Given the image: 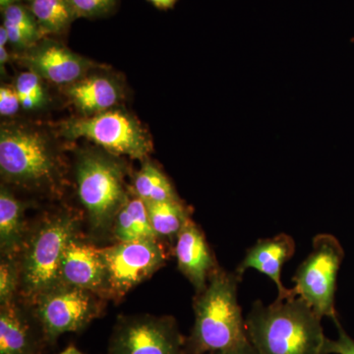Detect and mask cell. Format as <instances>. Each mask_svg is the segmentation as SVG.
Instances as JSON below:
<instances>
[{
  "label": "cell",
  "instance_id": "obj_5",
  "mask_svg": "<svg viewBox=\"0 0 354 354\" xmlns=\"http://www.w3.org/2000/svg\"><path fill=\"white\" fill-rule=\"evenodd\" d=\"M127 165L118 156L97 149L77 155V193L91 230L99 237L111 234L114 220L131 191L125 183Z\"/></svg>",
  "mask_w": 354,
  "mask_h": 354
},
{
  "label": "cell",
  "instance_id": "obj_25",
  "mask_svg": "<svg viewBox=\"0 0 354 354\" xmlns=\"http://www.w3.org/2000/svg\"><path fill=\"white\" fill-rule=\"evenodd\" d=\"M77 18L106 17L113 13L118 4V0H69Z\"/></svg>",
  "mask_w": 354,
  "mask_h": 354
},
{
  "label": "cell",
  "instance_id": "obj_19",
  "mask_svg": "<svg viewBox=\"0 0 354 354\" xmlns=\"http://www.w3.org/2000/svg\"><path fill=\"white\" fill-rule=\"evenodd\" d=\"M111 234L118 242L158 239L151 225L146 203L137 197L132 190L114 220Z\"/></svg>",
  "mask_w": 354,
  "mask_h": 354
},
{
  "label": "cell",
  "instance_id": "obj_14",
  "mask_svg": "<svg viewBox=\"0 0 354 354\" xmlns=\"http://www.w3.org/2000/svg\"><path fill=\"white\" fill-rule=\"evenodd\" d=\"M174 254L179 271L192 283L197 293L204 290L218 265L201 228L192 218L177 235Z\"/></svg>",
  "mask_w": 354,
  "mask_h": 354
},
{
  "label": "cell",
  "instance_id": "obj_31",
  "mask_svg": "<svg viewBox=\"0 0 354 354\" xmlns=\"http://www.w3.org/2000/svg\"><path fill=\"white\" fill-rule=\"evenodd\" d=\"M9 43L8 34L6 28L3 25L0 27V46H6V44Z\"/></svg>",
  "mask_w": 354,
  "mask_h": 354
},
{
  "label": "cell",
  "instance_id": "obj_3",
  "mask_svg": "<svg viewBox=\"0 0 354 354\" xmlns=\"http://www.w3.org/2000/svg\"><path fill=\"white\" fill-rule=\"evenodd\" d=\"M241 277L218 267L195 297L194 325L186 337L189 354H209L248 342L245 319L237 300Z\"/></svg>",
  "mask_w": 354,
  "mask_h": 354
},
{
  "label": "cell",
  "instance_id": "obj_18",
  "mask_svg": "<svg viewBox=\"0 0 354 354\" xmlns=\"http://www.w3.org/2000/svg\"><path fill=\"white\" fill-rule=\"evenodd\" d=\"M3 22L9 44L20 53L36 46L44 37L34 14L24 3H14L2 9Z\"/></svg>",
  "mask_w": 354,
  "mask_h": 354
},
{
  "label": "cell",
  "instance_id": "obj_17",
  "mask_svg": "<svg viewBox=\"0 0 354 354\" xmlns=\"http://www.w3.org/2000/svg\"><path fill=\"white\" fill-rule=\"evenodd\" d=\"M27 204L18 199L6 184L0 189V251L1 256L18 257L27 236Z\"/></svg>",
  "mask_w": 354,
  "mask_h": 354
},
{
  "label": "cell",
  "instance_id": "obj_2",
  "mask_svg": "<svg viewBox=\"0 0 354 354\" xmlns=\"http://www.w3.org/2000/svg\"><path fill=\"white\" fill-rule=\"evenodd\" d=\"M320 318L302 298L254 302L245 318L248 341L259 354H325Z\"/></svg>",
  "mask_w": 354,
  "mask_h": 354
},
{
  "label": "cell",
  "instance_id": "obj_4",
  "mask_svg": "<svg viewBox=\"0 0 354 354\" xmlns=\"http://www.w3.org/2000/svg\"><path fill=\"white\" fill-rule=\"evenodd\" d=\"M79 230L80 216L66 209L46 214L29 228L17 257L23 301L31 305L39 295L59 285L65 247Z\"/></svg>",
  "mask_w": 354,
  "mask_h": 354
},
{
  "label": "cell",
  "instance_id": "obj_24",
  "mask_svg": "<svg viewBox=\"0 0 354 354\" xmlns=\"http://www.w3.org/2000/svg\"><path fill=\"white\" fill-rule=\"evenodd\" d=\"M20 290V268L17 257L1 256L0 261V306L17 299Z\"/></svg>",
  "mask_w": 354,
  "mask_h": 354
},
{
  "label": "cell",
  "instance_id": "obj_20",
  "mask_svg": "<svg viewBox=\"0 0 354 354\" xmlns=\"http://www.w3.org/2000/svg\"><path fill=\"white\" fill-rule=\"evenodd\" d=\"M132 192L145 203L181 201L169 179L148 160L133 179Z\"/></svg>",
  "mask_w": 354,
  "mask_h": 354
},
{
  "label": "cell",
  "instance_id": "obj_27",
  "mask_svg": "<svg viewBox=\"0 0 354 354\" xmlns=\"http://www.w3.org/2000/svg\"><path fill=\"white\" fill-rule=\"evenodd\" d=\"M21 102L15 87L2 85L0 88V114L1 116H13L19 111Z\"/></svg>",
  "mask_w": 354,
  "mask_h": 354
},
{
  "label": "cell",
  "instance_id": "obj_29",
  "mask_svg": "<svg viewBox=\"0 0 354 354\" xmlns=\"http://www.w3.org/2000/svg\"><path fill=\"white\" fill-rule=\"evenodd\" d=\"M148 1L160 10H167V9H171L172 7L176 6L178 0H148Z\"/></svg>",
  "mask_w": 354,
  "mask_h": 354
},
{
  "label": "cell",
  "instance_id": "obj_28",
  "mask_svg": "<svg viewBox=\"0 0 354 354\" xmlns=\"http://www.w3.org/2000/svg\"><path fill=\"white\" fill-rule=\"evenodd\" d=\"M209 354H259L255 348H253L250 342H246L241 346H235V348L227 349V351H218V353Z\"/></svg>",
  "mask_w": 354,
  "mask_h": 354
},
{
  "label": "cell",
  "instance_id": "obj_22",
  "mask_svg": "<svg viewBox=\"0 0 354 354\" xmlns=\"http://www.w3.org/2000/svg\"><path fill=\"white\" fill-rule=\"evenodd\" d=\"M149 218L158 239H174L190 220V211L181 201L146 203Z\"/></svg>",
  "mask_w": 354,
  "mask_h": 354
},
{
  "label": "cell",
  "instance_id": "obj_32",
  "mask_svg": "<svg viewBox=\"0 0 354 354\" xmlns=\"http://www.w3.org/2000/svg\"><path fill=\"white\" fill-rule=\"evenodd\" d=\"M31 0H0V8L4 9L6 7L14 3H23V2H30Z\"/></svg>",
  "mask_w": 354,
  "mask_h": 354
},
{
  "label": "cell",
  "instance_id": "obj_26",
  "mask_svg": "<svg viewBox=\"0 0 354 354\" xmlns=\"http://www.w3.org/2000/svg\"><path fill=\"white\" fill-rule=\"evenodd\" d=\"M333 321H334L335 326H337L339 335H337V339H327L324 353L354 354V339H351L348 333L342 327L339 318L335 319Z\"/></svg>",
  "mask_w": 354,
  "mask_h": 354
},
{
  "label": "cell",
  "instance_id": "obj_12",
  "mask_svg": "<svg viewBox=\"0 0 354 354\" xmlns=\"http://www.w3.org/2000/svg\"><path fill=\"white\" fill-rule=\"evenodd\" d=\"M59 283L92 291L106 299V271L101 248L85 241L80 234L72 237L60 262Z\"/></svg>",
  "mask_w": 354,
  "mask_h": 354
},
{
  "label": "cell",
  "instance_id": "obj_16",
  "mask_svg": "<svg viewBox=\"0 0 354 354\" xmlns=\"http://www.w3.org/2000/svg\"><path fill=\"white\" fill-rule=\"evenodd\" d=\"M64 88L65 95L82 116L116 108L122 97L120 84L106 75H87Z\"/></svg>",
  "mask_w": 354,
  "mask_h": 354
},
{
  "label": "cell",
  "instance_id": "obj_8",
  "mask_svg": "<svg viewBox=\"0 0 354 354\" xmlns=\"http://www.w3.org/2000/svg\"><path fill=\"white\" fill-rule=\"evenodd\" d=\"M104 298L92 291L59 283L30 305L43 328L48 346L60 335L80 333L102 315Z\"/></svg>",
  "mask_w": 354,
  "mask_h": 354
},
{
  "label": "cell",
  "instance_id": "obj_21",
  "mask_svg": "<svg viewBox=\"0 0 354 354\" xmlns=\"http://www.w3.org/2000/svg\"><path fill=\"white\" fill-rule=\"evenodd\" d=\"M29 8L44 37L64 34L77 18L69 0H31Z\"/></svg>",
  "mask_w": 354,
  "mask_h": 354
},
{
  "label": "cell",
  "instance_id": "obj_11",
  "mask_svg": "<svg viewBox=\"0 0 354 354\" xmlns=\"http://www.w3.org/2000/svg\"><path fill=\"white\" fill-rule=\"evenodd\" d=\"M21 64L43 80L66 87L88 75L100 65L81 57L55 39L44 38L22 53Z\"/></svg>",
  "mask_w": 354,
  "mask_h": 354
},
{
  "label": "cell",
  "instance_id": "obj_6",
  "mask_svg": "<svg viewBox=\"0 0 354 354\" xmlns=\"http://www.w3.org/2000/svg\"><path fill=\"white\" fill-rule=\"evenodd\" d=\"M60 134L68 141L86 139L115 156L145 160L153 151L152 140L138 120L124 109L113 108L95 115L64 121Z\"/></svg>",
  "mask_w": 354,
  "mask_h": 354
},
{
  "label": "cell",
  "instance_id": "obj_15",
  "mask_svg": "<svg viewBox=\"0 0 354 354\" xmlns=\"http://www.w3.org/2000/svg\"><path fill=\"white\" fill-rule=\"evenodd\" d=\"M295 253V242L290 235L281 234L271 239H260L247 250L243 260L235 272L243 277L249 269L257 270L276 283L278 288L277 300L297 297L293 288H286L281 281V269Z\"/></svg>",
  "mask_w": 354,
  "mask_h": 354
},
{
  "label": "cell",
  "instance_id": "obj_30",
  "mask_svg": "<svg viewBox=\"0 0 354 354\" xmlns=\"http://www.w3.org/2000/svg\"><path fill=\"white\" fill-rule=\"evenodd\" d=\"M9 55L6 50V46H0V67L3 70V65L8 62Z\"/></svg>",
  "mask_w": 354,
  "mask_h": 354
},
{
  "label": "cell",
  "instance_id": "obj_10",
  "mask_svg": "<svg viewBox=\"0 0 354 354\" xmlns=\"http://www.w3.org/2000/svg\"><path fill=\"white\" fill-rule=\"evenodd\" d=\"M106 271V299H120L165 265L167 253L158 239L118 242L101 248Z\"/></svg>",
  "mask_w": 354,
  "mask_h": 354
},
{
  "label": "cell",
  "instance_id": "obj_1",
  "mask_svg": "<svg viewBox=\"0 0 354 354\" xmlns=\"http://www.w3.org/2000/svg\"><path fill=\"white\" fill-rule=\"evenodd\" d=\"M0 174L7 186L59 194L66 167L48 133L27 123L6 122L0 129Z\"/></svg>",
  "mask_w": 354,
  "mask_h": 354
},
{
  "label": "cell",
  "instance_id": "obj_7",
  "mask_svg": "<svg viewBox=\"0 0 354 354\" xmlns=\"http://www.w3.org/2000/svg\"><path fill=\"white\" fill-rule=\"evenodd\" d=\"M344 257V249L334 235H316L311 252L298 266L293 276L295 295L302 298L320 318H337L335 295L337 272Z\"/></svg>",
  "mask_w": 354,
  "mask_h": 354
},
{
  "label": "cell",
  "instance_id": "obj_33",
  "mask_svg": "<svg viewBox=\"0 0 354 354\" xmlns=\"http://www.w3.org/2000/svg\"><path fill=\"white\" fill-rule=\"evenodd\" d=\"M58 354H85L83 353L82 351H79L78 348H76V346H70L68 348H66L64 349V351H62V353Z\"/></svg>",
  "mask_w": 354,
  "mask_h": 354
},
{
  "label": "cell",
  "instance_id": "obj_23",
  "mask_svg": "<svg viewBox=\"0 0 354 354\" xmlns=\"http://www.w3.org/2000/svg\"><path fill=\"white\" fill-rule=\"evenodd\" d=\"M14 87L19 97L21 106L25 111H41L48 104V95L44 87L43 79L34 72L29 70L19 74Z\"/></svg>",
  "mask_w": 354,
  "mask_h": 354
},
{
  "label": "cell",
  "instance_id": "obj_13",
  "mask_svg": "<svg viewBox=\"0 0 354 354\" xmlns=\"http://www.w3.org/2000/svg\"><path fill=\"white\" fill-rule=\"evenodd\" d=\"M46 346L43 328L29 304L14 300L0 306V354H41Z\"/></svg>",
  "mask_w": 354,
  "mask_h": 354
},
{
  "label": "cell",
  "instance_id": "obj_9",
  "mask_svg": "<svg viewBox=\"0 0 354 354\" xmlns=\"http://www.w3.org/2000/svg\"><path fill=\"white\" fill-rule=\"evenodd\" d=\"M108 354H189L186 337L171 316L118 317Z\"/></svg>",
  "mask_w": 354,
  "mask_h": 354
}]
</instances>
